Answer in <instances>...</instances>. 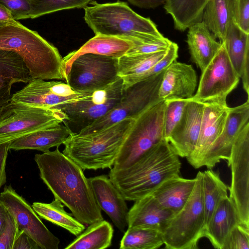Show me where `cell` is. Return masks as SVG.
<instances>
[{"label": "cell", "mask_w": 249, "mask_h": 249, "mask_svg": "<svg viewBox=\"0 0 249 249\" xmlns=\"http://www.w3.org/2000/svg\"><path fill=\"white\" fill-rule=\"evenodd\" d=\"M188 101L186 99L165 100L164 132L165 139L167 141L174 128L179 121Z\"/></svg>", "instance_id": "cell-37"}, {"label": "cell", "mask_w": 249, "mask_h": 249, "mask_svg": "<svg viewBox=\"0 0 249 249\" xmlns=\"http://www.w3.org/2000/svg\"><path fill=\"white\" fill-rule=\"evenodd\" d=\"M233 22L241 30L249 34V0H234Z\"/></svg>", "instance_id": "cell-42"}, {"label": "cell", "mask_w": 249, "mask_h": 249, "mask_svg": "<svg viewBox=\"0 0 249 249\" xmlns=\"http://www.w3.org/2000/svg\"><path fill=\"white\" fill-rule=\"evenodd\" d=\"M222 249H249V227L237 224L229 233Z\"/></svg>", "instance_id": "cell-38"}, {"label": "cell", "mask_w": 249, "mask_h": 249, "mask_svg": "<svg viewBox=\"0 0 249 249\" xmlns=\"http://www.w3.org/2000/svg\"><path fill=\"white\" fill-rule=\"evenodd\" d=\"M32 208L41 218L61 227L75 236L85 230L84 224L64 209L62 202L57 198L50 203L34 202Z\"/></svg>", "instance_id": "cell-32"}, {"label": "cell", "mask_w": 249, "mask_h": 249, "mask_svg": "<svg viewBox=\"0 0 249 249\" xmlns=\"http://www.w3.org/2000/svg\"><path fill=\"white\" fill-rule=\"evenodd\" d=\"M196 181V178L187 179L176 176L165 181L151 194L163 207L175 214L188 201Z\"/></svg>", "instance_id": "cell-28"}, {"label": "cell", "mask_w": 249, "mask_h": 249, "mask_svg": "<svg viewBox=\"0 0 249 249\" xmlns=\"http://www.w3.org/2000/svg\"><path fill=\"white\" fill-rule=\"evenodd\" d=\"M9 216L6 207L0 202V234L5 229Z\"/></svg>", "instance_id": "cell-47"}, {"label": "cell", "mask_w": 249, "mask_h": 249, "mask_svg": "<svg viewBox=\"0 0 249 249\" xmlns=\"http://www.w3.org/2000/svg\"><path fill=\"white\" fill-rule=\"evenodd\" d=\"M32 19L58 11L84 8L92 0H31Z\"/></svg>", "instance_id": "cell-36"}, {"label": "cell", "mask_w": 249, "mask_h": 249, "mask_svg": "<svg viewBox=\"0 0 249 249\" xmlns=\"http://www.w3.org/2000/svg\"><path fill=\"white\" fill-rule=\"evenodd\" d=\"M12 249H41L38 245L22 231L16 239Z\"/></svg>", "instance_id": "cell-44"}, {"label": "cell", "mask_w": 249, "mask_h": 249, "mask_svg": "<svg viewBox=\"0 0 249 249\" xmlns=\"http://www.w3.org/2000/svg\"><path fill=\"white\" fill-rule=\"evenodd\" d=\"M132 42L133 46L126 54L148 53L167 50L172 41L163 36L150 41Z\"/></svg>", "instance_id": "cell-39"}, {"label": "cell", "mask_w": 249, "mask_h": 249, "mask_svg": "<svg viewBox=\"0 0 249 249\" xmlns=\"http://www.w3.org/2000/svg\"><path fill=\"white\" fill-rule=\"evenodd\" d=\"M96 201L115 226L124 232L128 225V208L121 193L106 175L88 178Z\"/></svg>", "instance_id": "cell-19"}, {"label": "cell", "mask_w": 249, "mask_h": 249, "mask_svg": "<svg viewBox=\"0 0 249 249\" xmlns=\"http://www.w3.org/2000/svg\"><path fill=\"white\" fill-rule=\"evenodd\" d=\"M249 123V101L230 107L224 128L206 152L201 163L208 169L213 167L221 160L227 161L233 145L244 127Z\"/></svg>", "instance_id": "cell-16"}, {"label": "cell", "mask_w": 249, "mask_h": 249, "mask_svg": "<svg viewBox=\"0 0 249 249\" xmlns=\"http://www.w3.org/2000/svg\"><path fill=\"white\" fill-rule=\"evenodd\" d=\"M118 75V59L87 53L72 62L66 82L74 90L90 93L115 81Z\"/></svg>", "instance_id": "cell-11"}, {"label": "cell", "mask_w": 249, "mask_h": 249, "mask_svg": "<svg viewBox=\"0 0 249 249\" xmlns=\"http://www.w3.org/2000/svg\"><path fill=\"white\" fill-rule=\"evenodd\" d=\"M132 41L120 37L97 35L79 49L71 52L63 58L66 76L73 61L78 56L87 53L119 58L126 54L133 47Z\"/></svg>", "instance_id": "cell-26"}, {"label": "cell", "mask_w": 249, "mask_h": 249, "mask_svg": "<svg viewBox=\"0 0 249 249\" xmlns=\"http://www.w3.org/2000/svg\"><path fill=\"white\" fill-rule=\"evenodd\" d=\"M174 214L150 194L135 201L128 211L127 227L150 229L161 233Z\"/></svg>", "instance_id": "cell-21"}, {"label": "cell", "mask_w": 249, "mask_h": 249, "mask_svg": "<svg viewBox=\"0 0 249 249\" xmlns=\"http://www.w3.org/2000/svg\"><path fill=\"white\" fill-rule=\"evenodd\" d=\"M228 164L231 173L229 197L236 207L241 222L249 227V123L234 142Z\"/></svg>", "instance_id": "cell-13"}, {"label": "cell", "mask_w": 249, "mask_h": 249, "mask_svg": "<svg viewBox=\"0 0 249 249\" xmlns=\"http://www.w3.org/2000/svg\"><path fill=\"white\" fill-rule=\"evenodd\" d=\"M132 4L142 8H155L163 4L165 0H128Z\"/></svg>", "instance_id": "cell-46"}, {"label": "cell", "mask_w": 249, "mask_h": 249, "mask_svg": "<svg viewBox=\"0 0 249 249\" xmlns=\"http://www.w3.org/2000/svg\"><path fill=\"white\" fill-rule=\"evenodd\" d=\"M166 51L125 54L118 58V75L123 80V89L139 82L143 75L165 54Z\"/></svg>", "instance_id": "cell-29"}, {"label": "cell", "mask_w": 249, "mask_h": 249, "mask_svg": "<svg viewBox=\"0 0 249 249\" xmlns=\"http://www.w3.org/2000/svg\"><path fill=\"white\" fill-rule=\"evenodd\" d=\"M14 19L9 10L0 2V22Z\"/></svg>", "instance_id": "cell-48"}, {"label": "cell", "mask_w": 249, "mask_h": 249, "mask_svg": "<svg viewBox=\"0 0 249 249\" xmlns=\"http://www.w3.org/2000/svg\"><path fill=\"white\" fill-rule=\"evenodd\" d=\"M187 43L192 61L202 71L219 50L217 42L203 21L188 28Z\"/></svg>", "instance_id": "cell-25"}, {"label": "cell", "mask_w": 249, "mask_h": 249, "mask_svg": "<svg viewBox=\"0 0 249 249\" xmlns=\"http://www.w3.org/2000/svg\"><path fill=\"white\" fill-rule=\"evenodd\" d=\"M165 101H162L135 119L121 147L113 169L128 167L153 146L165 139Z\"/></svg>", "instance_id": "cell-7"}, {"label": "cell", "mask_w": 249, "mask_h": 249, "mask_svg": "<svg viewBox=\"0 0 249 249\" xmlns=\"http://www.w3.org/2000/svg\"><path fill=\"white\" fill-rule=\"evenodd\" d=\"M34 159L41 179L75 218L87 225L103 220L83 170L58 147L54 151L36 154Z\"/></svg>", "instance_id": "cell-1"}, {"label": "cell", "mask_w": 249, "mask_h": 249, "mask_svg": "<svg viewBox=\"0 0 249 249\" xmlns=\"http://www.w3.org/2000/svg\"><path fill=\"white\" fill-rule=\"evenodd\" d=\"M210 0H165L164 8L173 18L175 29L184 31L201 22L204 9Z\"/></svg>", "instance_id": "cell-31"}, {"label": "cell", "mask_w": 249, "mask_h": 249, "mask_svg": "<svg viewBox=\"0 0 249 249\" xmlns=\"http://www.w3.org/2000/svg\"><path fill=\"white\" fill-rule=\"evenodd\" d=\"M201 72L197 89L190 99L202 104H226L228 95L237 87L240 78L223 43Z\"/></svg>", "instance_id": "cell-12"}, {"label": "cell", "mask_w": 249, "mask_h": 249, "mask_svg": "<svg viewBox=\"0 0 249 249\" xmlns=\"http://www.w3.org/2000/svg\"><path fill=\"white\" fill-rule=\"evenodd\" d=\"M230 107L226 104H203L200 130L196 147L186 158L195 168L201 167L204 157L210 147L221 133Z\"/></svg>", "instance_id": "cell-17"}, {"label": "cell", "mask_w": 249, "mask_h": 249, "mask_svg": "<svg viewBox=\"0 0 249 249\" xmlns=\"http://www.w3.org/2000/svg\"><path fill=\"white\" fill-rule=\"evenodd\" d=\"M134 119H125L94 132L72 133L63 153L83 170L111 168Z\"/></svg>", "instance_id": "cell-4"}, {"label": "cell", "mask_w": 249, "mask_h": 249, "mask_svg": "<svg viewBox=\"0 0 249 249\" xmlns=\"http://www.w3.org/2000/svg\"><path fill=\"white\" fill-rule=\"evenodd\" d=\"M90 93L77 92L67 83L60 80L46 81L32 78L26 86L13 94L10 102L35 107L55 108L63 104L79 100Z\"/></svg>", "instance_id": "cell-15"}, {"label": "cell", "mask_w": 249, "mask_h": 249, "mask_svg": "<svg viewBox=\"0 0 249 249\" xmlns=\"http://www.w3.org/2000/svg\"><path fill=\"white\" fill-rule=\"evenodd\" d=\"M21 231L18 229L14 217L9 213L6 227L0 234V249H12L16 239Z\"/></svg>", "instance_id": "cell-43"}, {"label": "cell", "mask_w": 249, "mask_h": 249, "mask_svg": "<svg viewBox=\"0 0 249 249\" xmlns=\"http://www.w3.org/2000/svg\"><path fill=\"white\" fill-rule=\"evenodd\" d=\"M164 71L138 82L124 90L119 102L105 116L78 133L99 131L125 119H135L149 108L162 101L159 95Z\"/></svg>", "instance_id": "cell-8"}, {"label": "cell", "mask_w": 249, "mask_h": 249, "mask_svg": "<svg viewBox=\"0 0 249 249\" xmlns=\"http://www.w3.org/2000/svg\"><path fill=\"white\" fill-rule=\"evenodd\" d=\"M0 202L15 219L18 229L25 232L41 249H58L59 239L45 226L33 208L11 186L0 194Z\"/></svg>", "instance_id": "cell-14"}, {"label": "cell", "mask_w": 249, "mask_h": 249, "mask_svg": "<svg viewBox=\"0 0 249 249\" xmlns=\"http://www.w3.org/2000/svg\"><path fill=\"white\" fill-rule=\"evenodd\" d=\"M240 223L236 207L228 196L217 205L206 227L204 237L209 240L214 248L222 249L230 232Z\"/></svg>", "instance_id": "cell-24"}, {"label": "cell", "mask_w": 249, "mask_h": 249, "mask_svg": "<svg viewBox=\"0 0 249 249\" xmlns=\"http://www.w3.org/2000/svg\"><path fill=\"white\" fill-rule=\"evenodd\" d=\"M193 191L183 207L174 214L161 232L165 248L168 249H195L204 237L205 213L202 172L196 177Z\"/></svg>", "instance_id": "cell-6"}, {"label": "cell", "mask_w": 249, "mask_h": 249, "mask_svg": "<svg viewBox=\"0 0 249 249\" xmlns=\"http://www.w3.org/2000/svg\"><path fill=\"white\" fill-rule=\"evenodd\" d=\"M72 132L63 123L41 129L10 142L9 150H37L45 152L63 144Z\"/></svg>", "instance_id": "cell-27"}, {"label": "cell", "mask_w": 249, "mask_h": 249, "mask_svg": "<svg viewBox=\"0 0 249 249\" xmlns=\"http://www.w3.org/2000/svg\"><path fill=\"white\" fill-rule=\"evenodd\" d=\"M202 181L206 229L220 201L228 196V187L211 169L202 172Z\"/></svg>", "instance_id": "cell-34"}, {"label": "cell", "mask_w": 249, "mask_h": 249, "mask_svg": "<svg viewBox=\"0 0 249 249\" xmlns=\"http://www.w3.org/2000/svg\"><path fill=\"white\" fill-rule=\"evenodd\" d=\"M66 118L65 113L57 108L10 102L0 115V144L63 123Z\"/></svg>", "instance_id": "cell-9"}, {"label": "cell", "mask_w": 249, "mask_h": 249, "mask_svg": "<svg viewBox=\"0 0 249 249\" xmlns=\"http://www.w3.org/2000/svg\"><path fill=\"white\" fill-rule=\"evenodd\" d=\"M178 44L172 42L167 50L165 54L143 75L140 81L165 70L172 62L176 60L178 57Z\"/></svg>", "instance_id": "cell-41"}, {"label": "cell", "mask_w": 249, "mask_h": 249, "mask_svg": "<svg viewBox=\"0 0 249 249\" xmlns=\"http://www.w3.org/2000/svg\"><path fill=\"white\" fill-rule=\"evenodd\" d=\"M233 3L234 0H210L203 11L202 21L220 43L233 22Z\"/></svg>", "instance_id": "cell-30"}, {"label": "cell", "mask_w": 249, "mask_h": 249, "mask_svg": "<svg viewBox=\"0 0 249 249\" xmlns=\"http://www.w3.org/2000/svg\"><path fill=\"white\" fill-rule=\"evenodd\" d=\"M0 49L19 54L33 78L66 81L65 64L57 49L16 20L0 25Z\"/></svg>", "instance_id": "cell-3"}, {"label": "cell", "mask_w": 249, "mask_h": 249, "mask_svg": "<svg viewBox=\"0 0 249 249\" xmlns=\"http://www.w3.org/2000/svg\"><path fill=\"white\" fill-rule=\"evenodd\" d=\"M6 22H7V21H6ZM5 22H0V25L3 24V23H4Z\"/></svg>", "instance_id": "cell-49"}, {"label": "cell", "mask_w": 249, "mask_h": 249, "mask_svg": "<svg viewBox=\"0 0 249 249\" xmlns=\"http://www.w3.org/2000/svg\"><path fill=\"white\" fill-rule=\"evenodd\" d=\"M31 79L29 71L19 54L0 49V115L10 102L12 85L19 82L28 83Z\"/></svg>", "instance_id": "cell-22"}, {"label": "cell", "mask_w": 249, "mask_h": 249, "mask_svg": "<svg viewBox=\"0 0 249 249\" xmlns=\"http://www.w3.org/2000/svg\"><path fill=\"white\" fill-rule=\"evenodd\" d=\"M114 230L112 226L104 219L89 225L66 249H104L111 245Z\"/></svg>", "instance_id": "cell-33"}, {"label": "cell", "mask_w": 249, "mask_h": 249, "mask_svg": "<svg viewBox=\"0 0 249 249\" xmlns=\"http://www.w3.org/2000/svg\"><path fill=\"white\" fill-rule=\"evenodd\" d=\"M10 142L0 144V189L6 182L5 167Z\"/></svg>", "instance_id": "cell-45"}, {"label": "cell", "mask_w": 249, "mask_h": 249, "mask_svg": "<svg viewBox=\"0 0 249 249\" xmlns=\"http://www.w3.org/2000/svg\"><path fill=\"white\" fill-rule=\"evenodd\" d=\"M188 100L179 121L168 140L176 154L186 158L196 147L203 110V104Z\"/></svg>", "instance_id": "cell-18"}, {"label": "cell", "mask_w": 249, "mask_h": 249, "mask_svg": "<svg viewBox=\"0 0 249 249\" xmlns=\"http://www.w3.org/2000/svg\"><path fill=\"white\" fill-rule=\"evenodd\" d=\"M123 91V80L120 77L107 87L95 90L79 100L55 108L66 115L63 123L72 133H78L112 109L120 101Z\"/></svg>", "instance_id": "cell-10"}, {"label": "cell", "mask_w": 249, "mask_h": 249, "mask_svg": "<svg viewBox=\"0 0 249 249\" xmlns=\"http://www.w3.org/2000/svg\"><path fill=\"white\" fill-rule=\"evenodd\" d=\"M197 85L196 72L191 65L172 62L165 70L159 89L162 101L192 98Z\"/></svg>", "instance_id": "cell-20"}, {"label": "cell", "mask_w": 249, "mask_h": 249, "mask_svg": "<svg viewBox=\"0 0 249 249\" xmlns=\"http://www.w3.org/2000/svg\"><path fill=\"white\" fill-rule=\"evenodd\" d=\"M222 43L233 67L241 79L243 89L249 97V34L244 32L232 22Z\"/></svg>", "instance_id": "cell-23"}, {"label": "cell", "mask_w": 249, "mask_h": 249, "mask_svg": "<svg viewBox=\"0 0 249 249\" xmlns=\"http://www.w3.org/2000/svg\"><path fill=\"white\" fill-rule=\"evenodd\" d=\"M163 244L161 233L153 229L133 227L124 231L120 249H155Z\"/></svg>", "instance_id": "cell-35"}, {"label": "cell", "mask_w": 249, "mask_h": 249, "mask_svg": "<svg viewBox=\"0 0 249 249\" xmlns=\"http://www.w3.org/2000/svg\"><path fill=\"white\" fill-rule=\"evenodd\" d=\"M0 2L9 10L15 20L32 18L31 0H0Z\"/></svg>", "instance_id": "cell-40"}, {"label": "cell", "mask_w": 249, "mask_h": 249, "mask_svg": "<svg viewBox=\"0 0 249 249\" xmlns=\"http://www.w3.org/2000/svg\"><path fill=\"white\" fill-rule=\"evenodd\" d=\"M179 157L164 139L128 167L110 168L108 178L125 200L135 201L151 194L167 180L179 176Z\"/></svg>", "instance_id": "cell-2"}, {"label": "cell", "mask_w": 249, "mask_h": 249, "mask_svg": "<svg viewBox=\"0 0 249 249\" xmlns=\"http://www.w3.org/2000/svg\"><path fill=\"white\" fill-rule=\"evenodd\" d=\"M86 6L84 19L95 35L120 37L132 41H147L164 36L149 18L132 10L125 2L99 3L92 0Z\"/></svg>", "instance_id": "cell-5"}]
</instances>
